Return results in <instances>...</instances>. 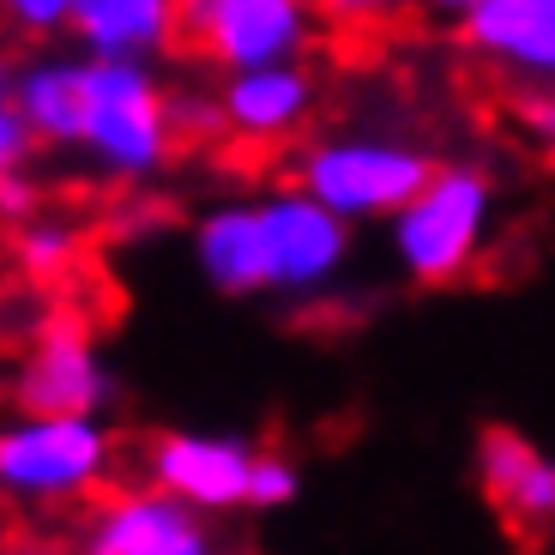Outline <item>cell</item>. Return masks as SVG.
<instances>
[{"label":"cell","instance_id":"obj_1","mask_svg":"<svg viewBox=\"0 0 555 555\" xmlns=\"http://www.w3.org/2000/svg\"><path fill=\"white\" fill-rule=\"evenodd\" d=\"M164 85L152 67L127 61H79V145L109 176H157L176 145L164 115Z\"/></svg>","mask_w":555,"mask_h":555},{"label":"cell","instance_id":"obj_2","mask_svg":"<svg viewBox=\"0 0 555 555\" xmlns=\"http://www.w3.org/2000/svg\"><path fill=\"white\" fill-rule=\"evenodd\" d=\"M489 211H495V188L483 169L447 164L429 169V181L392 211V254L416 284H447L477 260L489 236Z\"/></svg>","mask_w":555,"mask_h":555},{"label":"cell","instance_id":"obj_3","mask_svg":"<svg viewBox=\"0 0 555 555\" xmlns=\"http://www.w3.org/2000/svg\"><path fill=\"white\" fill-rule=\"evenodd\" d=\"M429 157L399 139H320L302 157V188L326 218H392L429 181Z\"/></svg>","mask_w":555,"mask_h":555},{"label":"cell","instance_id":"obj_4","mask_svg":"<svg viewBox=\"0 0 555 555\" xmlns=\"http://www.w3.org/2000/svg\"><path fill=\"white\" fill-rule=\"evenodd\" d=\"M115 441L91 416H18L0 429V489L25 501H73L109 477Z\"/></svg>","mask_w":555,"mask_h":555},{"label":"cell","instance_id":"obj_5","mask_svg":"<svg viewBox=\"0 0 555 555\" xmlns=\"http://www.w3.org/2000/svg\"><path fill=\"white\" fill-rule=\"evenodd\" d=\"M194 42L218 61L223 73H260V67H291L308 49V18L302 0H199L181 13Z\"/></svg>","mask_w":555,"mask_h":555},{"label":"cell","instance_id":"obj_6","mask_svg":"<svg viewBox=\"0 0 555 555\" xmlns=\"http://www.w3.org/2000/svg\"><path fill=\"white\" fill-rule=\"evenodd\" d=\"M109 369H103L98 345L85 333L79 314H55L49 326L37 333L25 369L13 380V399L25 416H91L109 404Z\"/></svg>","mask_w":555,"mask_h":555},{"label":"cell","instance_id":"obj_7","mask_svg":"<svg viewBox=\"0 0 555 555\" xmlns=\"http://www.w3.org/2000/svg\"><path fill=\"white\" fill-rule=\"evenodd\" d=\"M254 218H260L266 291H320V284L338 278V266L350 254V223L326 218L296 188L254 199Z\"/></svg>","mask_w":555,"mask_h":555},{"label":"cell","instance_id":"obj_8","mask_svg":"<svg viewBox=\"0 0 555 555\" xmlns=\"http://www.w3.org/2000/svg\"><path fill=\"white\" fill-rule=\"evenodd\" d=\"M145 465H152L157 495L181 501L188 514H218V507H242L254 447L230 441V435H188V429H176V435H157Z\"/></svg>","mask_w":555,"mask_h":555},{"label":"cell","instance_id":"obj_9","mask_svg":"<svg viewBox=\"0 0 555 555\" xmlns=\"http://www.w3.org/2000/svg\"><path fill=\"white\" fill-rule=\"evenodd\" d=\"M79 555H218V543H211L206 519L188 514L181 501L139 489V495H121L103 507L98 526L85 531Z\"/></svg>","mask_w":555,"mask_h":555},{"label":"cell","instance_id":"obj_10","mask_svg":"<svg viewBox=\"0 0 555 555\" xmlns=\"http://www.w3.org/2000/svg\"><path fill=\"white\" fill-rule=\"evenodd\" d=\"M73 37H85L91 61H127V67H152L181 30V7L169 0H73L67 18Z\"/></svg>","mask_w":555,"mask_h":555},{"label":"cell","instance_id":"obj_11","mask_svg":"<svg viewBox=\"0 0 555 555\" xmlns=\"http://www.w3.org/2000/svg\"><path fill=\"white\" fill-rule=\"evenodd\" d=\"M459 37L507 61L519 73L550 79L555 67V0H465L459 7Z\"/></svg>","mask_w":555,"mask_h":555},{"label":"cell","instance_id":"obj_12","mask_svg":"<svg viewBox=\"0 0 555 555\" xmlns=\"http://www.w3.org/2000/svg\"><path fill=\"white\" fill-rule=\"evenodd\" d=\"M314 109V73L302 61L260 73H230L218 98V121L242 139H291Z\"/></svg>","mask_w":555,"mask_h":555},{"label":"cell","instance_id":"obj_13","mask_svg":"<svg viewBox=\"0 0 555 555\" xmlns=\"http://www.w3.org/2000/svg\"><path fill=\"white\" fill-rule=\"evenodd\" d=\"M194 254H199V272L211 278V291H223V296L266 291V254H260V218H254V199H236V206L206 211L199 230H194Z\"/></svg>","mask_w":555,"mask_h":555},{"label":"cell","instance_id":"obj_14","mask_svg":"<svg viewBox=\"0 0 555 555\" xmlns=\"http://www.w3.org/2000/svg\"><path fill=\"white\" fill-rule=\"evenodd\" d=\"M18 121L30 127V139L49 145H79V61H37L13 79Z\"/></svg>","mask_w":555,"mask_h":555},{"label":"cell","instance_id":"obj_15","mask_svg":"<svg viewBox=\"0 0 555 555\" xmlns=\"http://www.w3.org/2000/svg\"><path fill=\"white\" fill-rule=\"evenodd\" d=\"M538 465H543V453L519 429H483V441H477V472H483V489L501 507L526 489V477L538 472Z\"/></svg>","mask_w":555,"mask_h":555},{"label":"cell","instance_id":"obj_16","mask_svg":"<svg viewBox=\"0 0 555 555\" xmlns=\"http://www.w3.org/2000/svg\"><path fill=\"white\" fill-rule=\"evenodd\" d=\"M73 260H79V230L73 223H61V218L18 223V266L30 278H61Z\"/></svg>","mask_w":555,"mask_h":555},{"label":"cell","instance_id":"obj_17","mask_svg":"<svg viewBox=\"0 0 555 555\" xmlns=\"http://www.w3.org/2000/svg\"><path fill=\"white\" fill-rule=\"evenodd\" d=\"M296 489H302V477H296L291 459L284 453H254L242 507H284V501H296Z\"/></svg>","mask_w":555,"mask_h":555},{"label":"cell","instance_id":"obj_18","mask_svg":"<svg viewBox=\"0 0 555 555\" xmlns=\"http://www.w3.org/2000/svg\"><path fill=\"white\" fill-rule=\"evenodd\" d=\"M507 514L526 519V526H550V519H555V465H550V459H543L538 472L526 477V489L507 501Z\"/></svg>","mask_w":555,"mask_h":555},{"label":"cell","instance_id":"obj_19","mask_svg":"<svg viewBox=\"0 0 555 555\" xmlns=\"http://www.w3.org/2000/svg\"><path fill=\"white\" fill-rule=\"evenodd\" d=\"M37 211H42V188L25 176V169L0 176V223H30Z\"/></svg>","mask_w":555,"mask_h":555},{"label":"cell","instance_id":"obj_20","mask_svg":"<svg viewBox=\"0 0 555 555\" xmlns=\"http://www.w3.org/2000/svg\"><path fill=\"white\" fill-rule=\"evenodd\" d=\"M7 18L13 25H25V30H67V18H73V0H13L7 7Z\"/></svg>","mask_w":555,"mask_h":555},{"label":"cell","instance_id":"obj_21","mask_svg":"<svg viewBox=\"0 0 555 555\" xmlns=\"http://www.w3.org/2000/svg\"><path fill=\"white\" fill-rule=\"evenodd\" d=\"M30 127L18 121V109L13 103H0V176H13V169H25V157H30Z\"/></svg>","mask_w":555,"mask_h":555},{"label":"cell","instance_id":"obj_22","mask_svg":"<svg viewBox=\"0 0 555 555\" xmlns=\"http://www.w3.org/2000/svg\"><path fill=\"white\" fill-rule=\"evenodd\" d=\"M519 121L531 127V139H550V133H555V103H550V91H531V98H519Z\"/></svg>","mask_w":555,"mask_h":555},{"label":"cell","instance_id":"obj_23","mask_svg":"<svg viewBox=\"0 0 555 555\" xmlns=\"http://www.w3.org/2000/svg\"><path fill=\"white\" fill-rule=\"evenodd\" d=\"M7 98H13V73L0 67V103H7Z\"/></svg>","mask_w":555,"mask_h":555}]
</instances>
